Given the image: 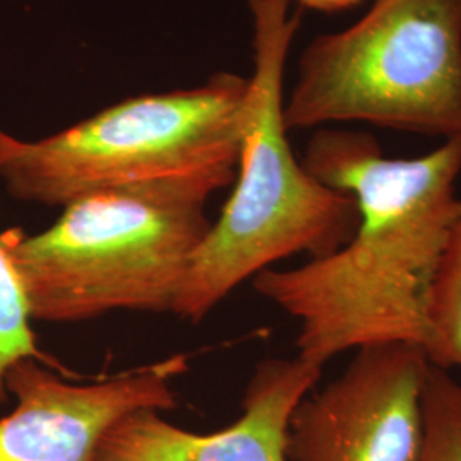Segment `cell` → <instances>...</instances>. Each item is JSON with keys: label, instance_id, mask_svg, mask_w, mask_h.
Instances as JSON below:
<instances>
[{"label": "cell", "instance_id": "obj_1", "mask_svg": "<svg viewBox=\"0 0 461 461\" xmlns=\"http://www.w3.org/2000/svg\"><path fill=\"white\" fill-rule=\"evenodd\" d=\"M303 166L356 200L346 245L251 279L257 294L299 323L297 357L325 367L364 347L430 346L429 299L456 211L461 137L417 158H388L371 133L320 129Z\"/></svg>", "mask_w": 461, "mask_h": 461}, {"label": "cell", "instance_id": "obj_2", "mask_svg": "<svg viewBox=\"0 0 461 461\" xmlns=\"http://www.w3.org/2000/svg\"><path fill=\"white\" fill-rule=\"evenodd\" d=\"M238 166L123 185L77 198L49 230L0 232L30 316L81 323L115 312L173 313L212 222L207 202Z\"/></svg>", "mask_w": 461, "mask_h": 461}, {"label": "cell", "instance_id": "obj_3", "mask_svg": "<svg viewBox=\"0 0 461 461\" xmlns=\"http://www.w3.org/2000/svg\"><path fill=\"white\" fill-rule=\"evenodd\" d=\"M253 19L236 185L197 248L173 313L200 323L243 282L289 257H325L359 222L356 200L325 186L297 161L284 125V72L301 13L291 0H247Z\"/></svg>", "mask_w": 461, "mask_h": 461}, {"label": "cell", "instance_id": "obj_4", "mask_svg": "<svg viewBox=\"0 0 461 461\" xmlns=\"http://www.w3.org/2000/svg\"><path fill=\"white\" fill-rule=\"evenodd\" d=\"M282 115L287 131L363 122L461 137V0H375L314 38Z\"/></svg>", "mask_w": 461, "mask_h": 461}, {"label": "cell", "instance_id": "obj_5", "mask_svg": "<svg viewBox=\"0 0 461 461\" xmlns=\"http://www.w3.org/2000/svg\"><path fill=\"white\" fill-rule=\"evenodd\" d=\"M248 87L221 72L200 87L127 99L34 142L0 131V180L17 200L66 207L123 185L238 166Z\"/></svg>", "mask_w": 461, "mask_h": 461}, {"label": "cell", "instance_id": "obj_6", "mask_svg": "<svg viewBox=\"0 0 461 461\" xmlns=\"http://www.w3.org/2000/svg\"><path fill=\"white\" fill-rule=\"evenodd\" d=\"M429 367L428 352L412 344L354 350L337 378L299 402L287 460H417Z\"/></svg>", "mask_w": 461, "mask_h": 461}, {"label": "cell", "instance_id": "obj_7", "mask_svg": "<svg viewBox=\"0 0 461 461\" xmlns=\"http://www.w3.org/2000/svg\"><path fill=\"white\" fill-rule=\"evenodd\" d=\"M57 367L21 359L5 376L16 398L0 419V461H93L103 434L139 409L176 407L173 383L188 371L178 354L95 383H70Z\"/></svg>", "mask_w": 461, "mask_h": 461}, {"label": "cell", "instance_id": "obj_8", "mask_svg": "<svg viewBox=\"0 0 461 461\" xmlns=\"http://www.w3.org/2000/svg\"><path fill=\"white\" fill-rule=\"evenodd\" d=\"M321 373L297 356L265 357L248 381L241 415L228 428L197 434L161 411L139 409L103 434L93 461H289L291 417Z\"/></svg>", "mask_w": 461, "mask_h": 461}, {"label": "cell", "instance_id": "obj_9", "mask_svg": "<svg viewBox=\"0 0 461 461\" xmlns=\"http://www.w3.org/2000/svg\"><path fill=\"white\" fill-rule=\"evenodd\" d=\"M429 363L461 371V197L447 228L429 299Z\"/></svg>", "mask_w": 461, "mask_h": 461}, {"label": "cell", "instance_id": "obj_10", "mask_svg": "<svg viewBox=\"0 0 461 461\" xmlns=\"http://www.w3.org/2000/svg\"><path fill=\"white\" fill-rule=\"evenodd\" d=\"M415 461H461V381L430 364L422 395V443Z\"/></svg>", "mask_w": 461, "mask_h": 461}, {"label": "cell", "instance_id": "obj_11", "mask_svg": "<svg viewBox=\"0 0 461 461\" xmlns=\"http://www.w3.org/2000/svg\"><path fill=\"white\" fill-rule=\"evenodd\" d=\"M21 359H36L60 369L40 350L32 327V316L16 272L0 247V403L7 400L5 376Z\"/></svg>", "mask_w": 461, "mask_h": 461}, {"label": "cell", "instance_id": "obj_12", "mask_svg": "<svg viewBox=\"0 0 461 461\" xmlns=\"http://www.w3.org/2000/svg\"><path fill=\"white\" fill-rule=\"evenodd\" d=\"M296 2L304 7L314 9V11L331 14V13H340V11H346L350 7H356L363 0H296Z\"/></svg>", "mask_w": 461, "mask_h": 461}]
</instances>
